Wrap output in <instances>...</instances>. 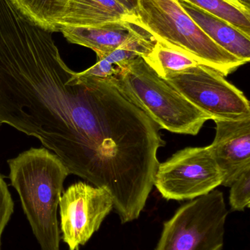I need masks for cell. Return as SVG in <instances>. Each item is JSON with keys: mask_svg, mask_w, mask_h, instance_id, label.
<instances>
[{"mask_svg": "<svg viewBox=\"0 0 250 250\" xmlns=\"http://www.w3.org/2000/svg\"><path fill=\"white\" fill-rule=\"evenodd\" d=\"M10 184L41 250H60L57 209L70 170L47 148H31L7 160Z\"/></svg>", "mask_w": 250, "mask_h": 250, "instance_id": "6da1fadb", "label": "cell"}, {"mask_svg": "<svg viewBox=\"0 0 250 250\" xmlns=\"http://www.w3.org/2000/svg\"><path fill=\"white\" fill-rule=\"evenodd\" d=\"M108 81L161 129L196 135L211 120L160 77L142 57L118 67L117 74Z\"/></svg>", "mask_w": 250, "mask_h": 250, "instance_id": "7a4b0ae2", "label": "cell"}, {"mask_svg": "<svg viewBox=\"0 0 250 250\" xmlns=\"http://www.w3.org/2000/svg\"><path fill=\"white\" fill-rule=\"evenodd\" d=\"M133 23L163 46L226 77L246 64L208 38L176 0H138Z\"/></svg>", "mask_w": 250, "mask_h": 250, "instance_id": "3957f363", "label": "cell"}, {"mask_svg": "<svg viewBox=\"0 0 250 250\" xmlns=\"http://www.w3.org/2000/svg\"><path fill=\"white\" fill-rule=\"evenodd\" d=\"M227 215L220 190L190 200L164 223L154 250H222Z\"/></svg>", "mask_w": 250, "mask_h": 250, "instance_id": "277c9868", "label": "cell"}, {"mask_svg": "<svg viewBox=\"0 0 250 250\" xmlns=\"http://www.w3.org/2000/svg\"><path fill=\"white\" fill-rule=\"evenodd\" d=\"M164 79L211 120L250 118V102L243 92L208 66L198 64Z\"/></svg>", "mask_w": 250, "mask_h": 250, "instance_id": "5b68a950", "label": "cell"}, {"mask_svg": "<svg viewBox=\"0 0 250 250\" xmlns=\"http://www.w3.org/2000/svg\"><path fill=\"white\" fill-rule=\"evenodd\" d=\"M223 182L208 146L187 147L160 163L154 186L165 199L190 201L209 193Z\"/></svg>", "mask_w": 250, "mask_h": 250, "instance_id": "8992f818", "label": "cell"}, {"mask_svg": "<svg viewBox=\"0 0 250 250\" xmlns=\"http://www.w3.org/2000/svg\"><path fill=\"white\" fill-rule=\"evenodd\" d=\"M59 207L62 239L69 250H79L99 230L113 201L106 189L78 182L62 194Z\"/></svg>", "mask_w": 250, "mask_h": 250, "instance_id": "52a82bcc", "label": "cell"}, {"mask_svg": "<svg viewBox=\"0 0 250 250\" xmlns=\"http://www.w3.org/2000/svg\"><path fill=\"white\" fill-rule=\"evenodd\" d=\"M213 121L216 135L208 148L223 174L222 185L230 187L250 169V118Z\"/></svg>", "mask_w": 250, "mask_h": 250, "instance_id": "ba28073f", "label": "cell"}, {"mask_svg": "<svg viewBox=\"0 0 250 250\" xmlns=\"http://www.w3.org/2000/svg\"><path fill=\"white\" fill-rule=\"evenodd\" d=\"M135 16L116 0H68L60 29L95 27L117 21L133 23Z\"/></svg>", "mask_w": 250, "mask_h": 250, "instance_id": "9c48e42d", "label": "cell"}, {"mask_svg": "<svg viewBox=\"0 0 250 250\" xmlns=\"http://www.w3.org/2000/svg\"><path fill=\"white\" fill-rule=\"evenodd\" d=\"M139 28L132 22L117 21L90 28L61 26L60 32L70 43L92 50L100 59L118 48Z\"/></svg>", "mask_w": 250, "mask_h": 250, "instance_id": "30bf717a", "label": "cell"}, {"mask_svg": "<svg viewBox=\"0 0 250 250\" xmlns=\"http://www.w3.org/2000/svg\"><path fill=\"white\" fill-rule=\"evenodd\" d=\"M201 30L223 49L244 62L250 60V37L234 26L193 4L178 1Z\"/></svg>", "mask_w": 250, "mask_h": 250, "instance_id": "8fae6325", "label": "cell"}, {"mask_svg": "<svg viewBox=\"0 0 250 250\" xmlns=\"http://www.w3.org/2000/svg\"><path fill=\"white\" fill-rule=\"evenodd\" d=\"M29 21L48 32H60V23L68 0H10Z\"/></svg>", "mask_w": 250, "mask_h": 250, "instance_id": "7c38bea8", "label": "cell"}, {"mask_svg": "<svg viewBox=\"0 0 250 250\" xmlns=\"http://www.w3.org/2000/svg\"><path fill=\"white\" fill-rule=\"evenodd\" d=\"M145 62L162 79L200 64L198 62L156 42L152 49L142 57Z\"/></svg>", "mask_w": 250, "mask_h": 250, "instance_id": "4fadbf2b", "label": "cell"}, {"mask_svg": "<svg viewBox=\"0 0 250 250\" xmlns=\"http://www.w3.org/2000/svg\"><path fill=\"white\" fill-rule=\"evenodd\" d=\"M193 4L226 21L242 33L250 37V13L238 9L225 0H176Z\"/></svg>", "mask_w": 250, "mask_h": 250, "instance_id": "5bb4252c", "label": "cell"}, {"mask_svg": "<svg viewBox=\"0 0 250 250\" xmlns=\"http://www.w3.org/2000/svg\"><path fill=\"white\" fill-rule=\"evenodd\" d=\"M230 206L231 210L245 211L250 204V169L245 170L230 186Z\"/></svg>", "mask_w": 250, "mask_h": 250, "instance_id": "9a60e30c", "label": "cell"}, {"mask_svg": "<svg viewBox=\"0 0 250 250\" xmlns=\"http://www.w3.org/2000/svg\"><path fill=\"white\" fill-rule=\"evenodd\" d=\"M14 211V202L8 187L3 176L0 174V250L1 236Z\"/></svg>", "mask_w": 250, "mask_h": 250, "instance_id": "2e32d148", "label": "cell"}, {"mask_svg": "<svg viewBox=\"0 0 250 250\" xmlns=\"http://www.w3.org/2000/svg\"><path fill=\"white\" fill-rule=\"evenodd\" d=\"M117 72H118V67H116L105 59L101 58L98 59L97 62L94 65L91 66L89 68L80 73L85 76L108 80L113 76H115Z\"/></svg>", "mask_w": 250, "mask_h": 250, "instance_id": "e0dca14e", "label": "cell"}, {"mask_svg": "<svg viewBox=\"0 0 250 250\" xmlns=\"http://www.w3.org/2000/svg\"><path fill=\"white\" fill-rule=\"evenodd\" d=\"M130 13L135 15L137 8L138 0H116Z\"/></svg>", "mask_w": 250, "mask_h": 250, "instance_id": "ac0fdd59", "label": "cell"}, {"mask_svg": "<svg viewBox=\"0 0 250 250\" xmlns=\"http://www.w3.org/2000/svg\"><path fill=\"white\" fill-rule=\"evenodd\" d=\"M225 1L230 3V4L234 6V7H237L238 9L242 10V11L245 12V13H250V9L247 8V7L244 5L243 3L241 1V0H225Z\"/></svg>", "mask_w": 250, "mask_h": 250, "instance_id": "d6986e66", "label": "cell"}, {"mask_svg": "<svg viewBox=\"0 0 250 250\" xmlns=\"http://www.w3.org/2000/svg\"><path fill=\"white\" fill-rule=\"evenodd\" d=\"M244 5L250 10V0H241Z\"/></svg>", "mask_w": 250, "mask_h": 250, "instance_id": "ffe728a7", "label": "cell"}]
</instances>
